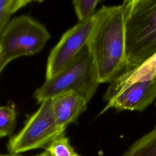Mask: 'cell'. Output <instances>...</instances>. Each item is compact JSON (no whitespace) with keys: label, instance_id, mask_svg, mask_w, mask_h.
<instances>
[{"label":"cell","instance_id":"6da1fadb","mask_svg":"<svg viewBox=\"0 0 156 156\" xmlns=\"http://www.w3.org/2000/svg\"><path fill=\"white\" fill-rule=\"evenodd\" d=\"M96 15V23L87 46L99 83H110L127 67L124 9L122 4L103 5Z\"/></svg>","mask_w":156,"mask_h":156},{"label":"cell","instance_id":"7a4b0ae2","mask_svg":"<svg viewBox=\"0 0 156 156\" xmlns=\"http://www.w3.org/2000/svg\"><path fill=\"white\" fill-rule=\"evenodd\" d=\"M126 70L141 65L156 53V0H126Z\"/></svg>","mask_w":156,"mask_h":156},{"label":"cell","instance_id":"3957f363","mask_svg":"<svg viewBox=\"0 0 156 156\" xmlns=\"http://www.w3.org/2000/svg\"><path fill=\"white\" fill-rule=\"evenodd\" d=\"M99 84L96 68L86 46L62 71L46 79L37 88L34 98L38 103L66 93H75L90 101Z\"/></svg>","mask_w":156,"mask_h":156},{"label":"cell","instance_id":"277c9868","mask_svg":"<svg viewBox=\"0 0 156 156\" xmlns=\"http://www.w3.org/2000/svg\"><path fill=\"white\" fill-rule=\"evenodd\" d=\"M51 38L47 29L27 15L13 18L0 35V50L10 63L22 56L39 52Z\"/></svg>","mask_w":156,"mask_h":156},{"label":"cell","instance_id":"5b68a950","mask_svg":"<svg viewBox=\"0 0 156 156\" xmlns=\"http://www.w3.org/2000/svg\"><path fill=\"white\" fill-rule=\"evenodd\" d=\"M55 118L51 100L43 101L27 120L22 129L9 140L7 150L11 154L39 149L65 134Z\"/></svg>","mask_w":156,"mask_h":156},{"label":"cell","instance_id":"8992f818","mask_svg":"<svg viewBox=\"0 0 156 156\" xmlns=\"http://www.w3.org/2000/svg\"><path fill=\"white\" fill-rule=\"evenodd\" d=\"M96 12L66 30L52 49L48 58L46 79L52 78L67 66L85 47L94 28Z\"/></svg>","mask_w":156,"mask_h":156},{"label":"cell","instance_id":"52a82bcc","mask_svg":"<svg viewBox=\"0 0 156 156\" xmlns=\"http://www.w3.org/2000/svg\"><path fill=\"white\" fill-rule=\"evenodd\" d=\"M155 98L156 76L149 80L138 81L112 91H105L103 100L107 104L99 115L112 108L118 110L142 112L153 102Z\"/></svg>","mask_w":156,"mask_h":156},{"label":"cell","instance_id":"ba28073f","mask_svg":"<svg viewBox=\"0 0 156 156\" xmlns=\"http://www.w3.org/2000/svg\"><path fill=\"white\" fill-rule=\"evenodd\" d=\"M51 100L57 123L64 129L86 110L88 104L83 97L72 92L58 95Z\"/></svg>","mask_w":156,"mask_h":156},{"label":"cell","instance_id":"9c48e42d","mask_svg":"<svg viewBox=\"0 0 156 156\" xmlns=\"http://www.w3.org/2000/svg\"><path fill=\"white\" fill-rule=\"evenodd\" d=\"M121 156H156V126L132 143Z\"/></svg>","mask_w":156,"mask_h":156},{"label":"cell","instance_id":"30bf717a","mask_svg":"<svg viewBox=\"0 0 156 156\" xmlns=\"http://www.w3.org/2000/svg\"><path fill=\"white\" fill-rule=\"evenodd\" d=\"M33 2L30 0H0V35L9 23L11 16Z\"/></svg>","mask_w":156,"mask_h":156},{"label":"cell","instance_id":"8fae6325","mask_svg":"<svg viewBox=\"0 0 156 156\" xmlns=\"http://www.w3.org/2000/svg\"><path fill=\"white\" fill-rule=\"evenodd\" d=\"M16 113L15 106H0V133L4 136L10 135L16 124Z\"/></svg>","mask_w":156,"mask_h":156},{"label":"cell","instance_id":"7c38bea8","mask_svg":"<svg viewBox=\"0 0 156 156\" xmlns=\"http://www.w3.org/2000/svg\"><path fill=\"white\" fill-rule=\"evenodd\" d=\"M51 156H71L75 152L69 138L63 134L52 141L46 147Z\"/></svg>","mask_w":156,"mask_h":156},{"label":"cell","instance_id":"4fadbf2b","mask_svg":"<svg viewBox=\"0 0 156 156\" xmlns=\"http://www.w3.org/2000/svg\"><path fill=\"white\" fill-rule=\"evenodd\" d=\"M101 2L99 0H74L72 2L78 22H82L91 17Z\"/></svg>","mask_w":156,"mask_h":156},{"label":"cell","instance_id":"5bb4252c","mask_svg":"<svg viewBox=\"0 0 156 156\" xmlns=\"http://www.w3.org/2000/svg\"><path fill=\"white\" fill-rule=\"evenodd\" d=\"M8 63H9L3 58V57L2 56V54H1V50H0V74L1 73V72L2 71L4 68L5 67V66Z\"/></svg>","mask_w":156,"mask_h":156},{"label":"cell","instance_id":"9a60e30c","mask_svg":"<svg viewBox=\"0 0 156 156\" xmlns=\"http://www.w3.org/2000/svg\"><path fill=\"white\" fill-rule=\"evenodd\" d=\"M35 156H51V155H50V154L48 151H44V152H43L40 153V154H38L37 155H35Z\"/></svg>","mask_w":156,"mask_h":156},{"label":"cell","instance_id":"2e32d148","mask_svg":"<svg viewBox=\"0 0 156 156\" xmlns=\"http://www.w3.org/2000/svg\"><path fill=\"white\" fill-rule=\"evenodd\" d=\"M0 156H20L18 155H15V154H10V155H1Z\"/></svg>","mask_w":156,"mask_h":156},{"label":"cell","instance_id":"e0dca14e","mask_svg":"<svg viewBox=\"0 0 156 156\" xmlns=\"http://www.w3.org/2000/svg\"><path fill=\"white\" fill-rule=\"evenodd\" d=\"M71 156H80V155H79V154H77V153H74L73 155H72Z\"/></svg>","mask_w":156,"mask_h":156},{"label":"cell","instance_id":"ac0fdd59","mask_svg":"<svg viewBox=\"0 0 156 156\" xmlns=\"http://www.w3.org/2000/svg\"><path fill=\"white\" fill-rule=\"evenodd\" d=\"M2 137H4V136L0 133V138H2Z\"/></svg>","mask_w":156,"mask_h":156},{"label":"cell","instance_id":"d6986e66","mask_svg":"<svg viewBox=\"0 0 156 156\" xmlns=\"http://www.w3.org/2000/svg\"><path fill=\"white\" fill-rule=\"evenodd\" d=\"M155 105H156V103H155Z\"/></svg>","mask_w":156,"mask_h":156}]
</instances>
